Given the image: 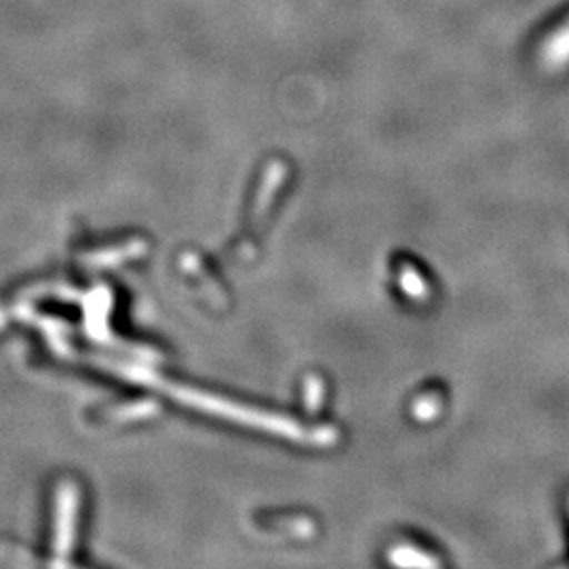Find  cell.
<instances>
[{"instance_id": "6da1fadb", "label": "cell", "mask_w": 569, "mask_h": 569, "mask_svg": "<svg viewBox=\"0 0 569 569\" xmlns=\"http://www.w3.org/2000/svg\"><path fill=\"white\" fill-rule=\"evenodd\" d=\"M81 509V491L72 481H63L56 491V526H53V566H60L74 547Z\"/></svg>"}]
</instances>
